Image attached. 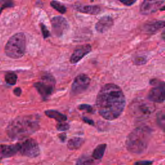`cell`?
Wrapping results in <instances>:
<instances>
[{"mask_svg": "<svg viewBox=\"0 0 165 165\" xmlns=\"http://www.w3.org/2000/svg\"><path fill=\"white\" fill-rule=\"evenodd\" d=\"M100 115L104 119L112 121L119 118L126 105V99L121 88L118 85L109 83L99 92L96 102Z\"/></svg>", "mask_w": 165, "mask_h": 165, "instance_id": "obj_1", "label": "cell"}, {"mask_svg": "<svg viewBox=\"0 0 165 165\" xmlns=\"http://www.w3.org/2000/svg\"><path fill=\"white\" fill-rule=\"evenodd\" d=\"M39 128V117L38 115H29L11 121L6 132L7 136L12 139H23L35 133Z\"/></svg>", "mask_w": 165, "mask_h": 165, "instance_id": "obj_2", "label": "cell"}, {"mask_svg": "<svg viewBox=\"0 0 165 165\" xmlns=\"http://www.w3.org/2000/svg\"><path fill=\"white\" fill-rule=\"evenodd\" d=\"M152 134V130L147 126H141L130 132L126 140V146L130 152L140 154L143 153L148 146Z\"/></svg>", "mask_w": 165, "mask_h": 165, "instance_id": "obj_3", "label": "cell"}, {"mask_svg": "<svg viewBox=\"0 0 165 165\" xmlns=\"http://www.w3.org/2000/svg\"><path fill=\"white\" fill-rule=\"evenodd\" d=\"M26 50V37L24 33L19 32L12 36L5 47V54L11 59L22 57Z\"/></svg>", "mask_w": 165, "mask_h": 165, "instance_id": "obj_4", "label": "cell"}, {"mask_svg": "<svg viewBox=\"0 0 165 165\" xmlns=\"http://www.w3.org/2000/svg\"><path fill=\"white\" fill-rule=\"evenodd\" d=\"M154 111L153 105L141 100L134 101L130 106V113L136 118H146L149 117Z\"/></svg>", "mask_w": 165, "mask_h": 165, "instance_id": "obj_5", "label": "cell"}, {"mask_svg": "<svg viewBox=\"0 0 165 165\" xmlns=\"http://www.w3.org/2000/svg\"><path fill=\"white\" fill-rule=\"evenodd\" d=\"M18 152L22 155L34 158L40 154V149L36 141L33 139H24L17 144Z\"/></svg>", "mask_w": 165, "mask_h": 165, "instance_id": "obj_6", "label": "cell"}, {"mask_svg": "<svg viewBox=\"0 0 165 165\" xmlns=\"http://www.w3.org/2000/svg\"><path fill=\"white\" fill-rule=\"evenodd\" d=\"M55 80L50 75H47L42 78V81L35 82L34 87L43 100L50 96L54 92Z\"/></svg>", "mask_w": 165, "mask_h": 165, "instance_id": "obj_7", "label": "cell"}, {"mask_svg": "<svg viewBox=\"0 0 165 165\" xmlns=\"http://www.w3.org/2000/svg\"><path fill=\"white\" fill-rule=\"evenodd\" d=\"M90 83V79L85 74H80L74 79L72 85L71 93L76 96L85 92Z\"/></svg>", "mask_w": 165, "mask_h": 165, "instance_id": "obj_8", "label": "cell"}, {"mask_svg": "<svg viewBox=\"0 0 165 165\" xmlns=\"http://www.w3.org/2000/svg\"><path fill=\"white\" fill-rule=\"evenodd\" d=\"M161 8L164 10V0H144L140 8V12L148 15L161 10Z\"/></svg>", "mask_w": 165, "mask_h": 165, "instance_id": "obj_9", "label": "cell"}, {"mask_svg": "<svg viewBox=\"0 0 165 165\" xmlns=\"http://www.w3.org/2000/svg\"><path fill=\"white\" fill-rule=\"evenodd\" d=\"M51 25L54 34L61 37L69 29V23L62 16H55L51 20Z\"/></svg>", "mask_w": 165, "mask_h": 165, "instance_id": "obj_10", "label": "cell"}, {"mask_svg": "<svg viewBox=\"0 0 165 165\" xmlns=\"http://www.w3.org/2000/svg\"><path fill=\"white\" fill-rule=\"evenodd\" d=\"M153 88L148 93V99L155 103H163L165 99V86L164 82H159L158 85H154Z\"/></svg>", "mask_w": 165, "mask_h": 165, "instance_id": "obj_11", "label": "cell"}, {"mask_svg": "<svg viewBox=\"0 0 165 165\" xmlns=\"http://www.w3.org/2000/svg\"><path fill=\"white\" fill-rule=\"evenodd\" d=\"M92 51V47L88 44L78 47L70 57V63L76 64L81 61L83 57Z\"/></svg>", "mask_w": 165, "mask_h": 165, "instance_id": "obj_12", "label": "cell"}, {"mask_svg": "<svg viewBox=\"0 0 165 165\" xmlns=\"http://www.w3.org/2000/svg\"><path fill=\"white\" fill-rule=\"evenodd\" d=\"M114 25V21L110 16H105L102 17L96 24V29L100 33L108 31Z\"/></svg>", "mask_w": 165, "mask_h": 165, "instance_id": "obj_13", "label": "cell"}, {"mask_svg": "<svg viewBox=\"0 0 165 165\" xmlns=\"http://www.w3.org/2000/svg\"><path fill=\"white\" fill-rule=\"evenodd\" d=\"M18 152L17 145H0V159L9 158Z\"/></svg>", "mask_w": 165, "mask_h": 165, "instance_id": "obj_14", "label": "cell"}, {"mask_svg": "<svg viewBox=\"0 0 165 165\" xmlns=\"http://www.w3.org/2000/svg\"><path fill=\"white\" fill-rule=\"evenodd\" d=\"M76 9L79 12L91 15H96L101 12V8L97 5L77 6Z\"/></svg>", "mask_w": 165, "mask_h": 165, "instance_id": "obj_15", "label": "cell"}, {"mask_svg": "<svg viewBox=\"0 0 165 165\" xmlns=\"http://www.w3.org/2000/svg\"><path fill=\"white\" fill-rule=\"evenodd\" d=\"M164 22L163 21H153L149 23L146 25L145 26V30L150 34H154L159 30L161 29L164 28Z\"/></svg>", "mask_w": 165, "mask_h": 165, "instance_id": "obj_16", "label": "cell"}, {"mask_svg": "<svg viewBox=\"0 0 165 165\" xmlns=\"http://www.w3.org/2000/svg\"><path fill=\"white\" fill-rule=\"evenodd\" d=\"M45 114L48 118L56 119L60 123L65 122L67 120V117L65 115L54 110H48L45 112Z\"/></svg>", "mask_w": 165, "mask_h": 165, "instance_id": "obj_17", "label": "cell"}, {"mask_svg": "<svg viewBox=\"0 0 165 165\" xmlns=\"http://www.w3.org/2000/svg\"><path fill=\"white\" fill-rule=\"evenodd\" d=\"M84 139L81 137H72L69 140L67 143V147L70 150H78L84 143Z\"/></svg>", "mask_w": 165, "mask_h": 165, "instance_id": "obj_18", "label": "cell"}, {"mask_svg": "<svg viewBox=\"0 0 165 165\" xmlns=\"http://www.w3.org/2000/svg\"><path fill=\"white\" fill-rule=\"evenodd\" d=\"M106 148V144H101L100 145H98L95 148L92 153V158L97 160L101 159L105 152Z\"/></svg>", "mask_w": 165, "mask_h": 165, "instance_id": "obj_19", "label": "cell"}, {"mask_svg": "<svg viewBox=\"0 0 165 165\" xmlns=\"http://www.w3.org/2000/svg\"><path fill=\"white\" fill-rule=\"evenodd\" d=\"M77 165H96L94 160L87 155H82L78 159Z\"/></svg>", "mask_w": 165, "mask_h": 165, "instance_id": "obj_20", "label": "cell"}, {"mask_svg": "<svg viewBox=\"0 0 165 165\" xmlns=\"http://www.w3.org/2000/svg\"><path fill=\"white\" fill-rule=\"evenodd\" d=\"M5 79L7 84L10 85H14L17 82L18 76L14 72H10L6 74L5 76Z\"/></svg>", "mask_w": 165, "mask_h": 165, "instance_id": "obj_21", "label": "cell"}, {"mask_svg": "<svg viewBox=\"0 0 165 165\" xmlns=\"http://www.w3.org/2000/svg\"><path fill=\"white\" fill-rule=\"evenodd\" d=\"M51 5L54 8L55 10L58 11L61 14H65L67 11L66 7L62 5L61 3L57 2V1H52L51 2Z\"/></svg>", "mask_w": 165, "mask_h": 165, "instance_id": "obj_22", "label": "cell"}, {"mask_svg": "<svg viewBox=\"0 0 165 165\" xmlns=\"http://www.w3.org/2000/svg\"><path fill=\"white\" fill-rule=\"evenodd\" d=\"M157 121L160 128L162 130L164 129V123H165V117L163 112H160L157 115Z\"/></svg>", "mask_w": 165, "mask_h": 165, "instance_id": "obj_23", "label": "cell"}, {"mask_svg": "<svg viewBox=\"0 0 165 165\" xmlns=\"http://www.w3.org/2000/svg\"><path fill=\"white\" fill-rule=\"evenodd\" d=\"M56 128L58 131L68 130L70 128V125H69V124L67 123L61 122L57 124V125H56Z\"/></svg>", "mask_w": 165, "mask_h": 165, "instance_id": "obj_24", "label": "cell"}, {"mask_svg": "<svg viewBox=\"0 0 165 165\" xmlns=\"http://www.w3.org/2000/svg\"><path fill=\"white\" fill-rule=\"evenodd\" d=\"M78 109L81 110H85L86 112H88V113H93L94 110L92 107L87 104H82V105H80L78 106Z\"/></svg>", "mask_w": 165, "mask_h": 165, "instance_id": "obj_25", "label": "cell"}, {"mask_svg": "<svg viewBox=\"0 0 165 165\" xmlns=\"http://www.w3.org/2000/svg\"><path fill=\"white\" fill-rule=\"evenodd\" d=\"M40 27H41V32H42L44 38H48L49 36H51L50 32L48 31V30L47 29V27L43 23H41L40 24Z\"/></svg>", "mask_w": 165, "mask_h": 165, "instance_id": "obj_26", "label": "cell"}, {"mask_svg": "<svg viewBox=\"0 0 165 165\" xmlns=\"http://www.w3.org/2000/svg\"><path fill=\"white\" fill-rule=\"evenodd\" d=\"M134 63L137 65H144L146 63V59L145 57H141L139 56L136 57V58L134 60Z\"/></svg>", "mask_w": 165, "mask_h": 165, "instance_id": "obj_27", "label": "cell"}, {"mask_svg": "<svg viewBox=\"0 0 165 165\" xmlns=\"http://www.w3.org/2000/svg\"><path fill=\"white\" fill-rule=\"evenodd\" d=\"M14 6V3L12 2H4V3L0 7V14H2V11L6 9V8H10Z\"/></svg>", "mask_w": 165, "mask_h": 165, "instance_id": "obj_28", "label": "cell"}, {"mask_svg": "<svg viewBox=\"0 0 165 165\" xmlns=\"http://www.w3.org/2000/svg\"><path fill=\"white\" fill-rule=\"evenodd\" d=\"M118 1L126 6H132L136 2L137 0H118Z\"/></svg>", "mask_w": 165, "mask_h": 165, "instance_id": "obj_29", "label": "cell"}, {"mask_svg": "<svg viewBox=\"0 0 165 165\" xmlns=\"http://www.w3.org/2000/svg\"><path fill=\"white\" fill-rule=\"evenodd\" d=\"M153 161H139L136 162L134 165H151Z\"/></svg>", "mask_w": 165, "mask_h": 165, "instance_id": "obj_30", "label": "cell"}, {"mask_svg": "<svg viewBox=\"0 0 165 165\" xmlns=\"http://www.w3.org/2000/svg\"><path fill=\"white\" fill-rule=\"evenodd\" d=\"M22 93V90L20 88V87H17V88H14V94L16 96H20L21 94Z\"/></svg>", "mask_w": 165, "mask_h": 165, "instance_id": "obj_31", "label": "cell"}, {"mask_svg": "<svg viewBox=\"0 0 165 165\" xmlns=\"http://www.w3.org/2000/svg\"><path fill=\"white\" fill-rule=\"evenodd\" d=\"M82 120L84 121V122H85L86 123H88V125H94V122L93 121V120L90 119H88L87 118H82Z\"/></svg>", "mask_w": 165, "mask_h": 165, "instance_id": "obj_32", "label": "cell"}, {"mask_svg": "<svg viewBox=\"0 0 165 165\" xmlns=\"http://www.w3.org/2000/svg\"><path fill=\"white\" fill-rule=\"evenodd\" d=\"M58 137H59L60 139L61 140V141L62 142H64L65 141V140H66V139H67V135H66L65 133H61V134H60L58 136Z\"/></svg>", "mask_w": 165, "mask_h": 165, "instance_id": "obj_33", "label": "cell"}, {"mask_svg": "<svg viewBox=\"0 0 165 165\" xmlns=\"http://www.w3.org/2000/svg\"><path fill=\"white\" fill-rule=\"evenodd\" d=\"M0 2H12V0H0Z\"/></svg>", "mask_w": 165, "mask_h": 165, "instance_id": "obj_34", "label": "cell"}]
</instances>
